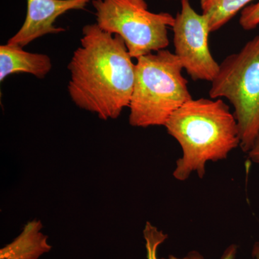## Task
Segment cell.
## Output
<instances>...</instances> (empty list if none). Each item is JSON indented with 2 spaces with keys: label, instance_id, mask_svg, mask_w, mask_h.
I'll return each instance as SVG.
<instances>
[{
  "label": "cell",
  "instance_id": "cell-2",
  "mask_svg": "<svg viewBox=\"0 0 259 259\" xmlns=\"http://www.w3.org/2000/svg\"><path fill=\"white\" fill-rule=\"evenodd\" d=\"M189 100L177 109L164 127L179 144L182 157L173 176L184 182L193 173L203 178L208 162L226 159L241 144L234 114L222 99Z\"/></svg>",
  "mask_w": 259,
  "mask_h": 259
},
{
  "label": "cell",
  "instance_id": "cell-15",
  "mask_svg": "<svg viewBox=\"0 0 259 259\" xmlns=\"http://www.w3.org/2000/svg\"><path fill=\"white\" fill-rule=\"evenodd\" d=\"M161 259H187L186 258V256L183 257V258H180V257L175 256L174 255H169L167 258H163Z\"/></svg>",
  "mask_w": 259,
  "mask_h": 259
},
{
  "label": "cell",
  "instance_id": "cell-7",
  "mask_svg": "<svg viewBox=\"0 0 259 259\" xmlns=\"http://www.w3.org/2000/svg\"><path fill=\"white\" fill-rule=\"evenodd\" d=\"M91 0H27L23 25L8 44L23 48L35 39L49 34L64 32L55 26L56 20L70 10H84Z\"/></svg>",
  "mask_w": 259,
  "mask_h": 259
},
{
  "label": "cell",
  "instance_id": "cell-8",
  "mask_svg": "<svg viewBox=\"0 0 259 259\" xmlns=\"http://www.w3.org/2000/svg\"><path fill=\"white\" fill-rule=\"evenodd\" d=\"M51 69V58L46 54L28 52L14 44L0 47V81H4L10 75L20 72L44 79Z\"/></svg>",
  "mask_w": 259,
  "mask_h": 259
},
{
  "label": "cell",
  "instance_id": "cell-4",
  "mask_svg": "<svg viewBox=\"0 0 259 259\" xmlns=\"http://www.w3.org/2000/svg\"><path fill=\"white\" fill-rule=\"evenodd\" d=\"M209 95L225 97L234 107L240 147L248 153L259 136V35L220 64Z\"/></svg>",
  "mask_w": 259,
  "mask_h": 259
},
{
  "label": "cell",
  "instance_id": "cell-14",
  "mask_svg": "<svg viewBox=\"0 0 259 259\" xmlns=\"http://www.w3.org/2000/svg\"><path fill=\"white\" fill-rule=\"evenodd\" d=\"M248 156L250 161L259 165V136L253 147L248 151Z\"/></svg>",
  "mask_w": 259,
  "mask_h": 259
},
{
  "label": "cell",
  "instance_id": "cell-9",
  "mask_svg": "<svg viewBox=\"0 0 259 259\" xmlns=\"http://www.w3.org/2000/svg\"><path fill=\"white\" fill-rule=\"evenodd\" d=\"M41 221L33 220L24 227L16 238L0 250V259H38L50 251L49 237L40 232Z\"/></svg>",
  "mask_w": 259,
  "mask_h": 259
},
{
  "label": "cell",
  "instance_id": "cell-11",
  "mask_svg": "<svg viewBox=\"0 0 259 259\" xmlns=\"http://www.w3.org/2000/svg\"><path fill=\"white\" fill-rule=\"evenodd\" d=\"M144 237L147 259H158V248L168 238V235L158 230L151 223L147 222L144 230Z\"/></svg>",
  "mask_w": 259,
  "mask_h": 259
},
{
  "label": "cell",
  "instance_id": "cell-12",
  "mask_svg": "<svg viewBox=\"0 0 259 259\" xmlns=\"http://www.w3.org/2000/svg\"><path fill=\"white\" fill-rule=\"evenodd\" d=\"M239 24L245 30H253L259 25V2L242 10Z\"/></svg>",
  "mask_w": 259,
  "mask_h": 259
},
{
  "label": "cell",
  "instance_id": "cell-5",
  "mask_svg": "<svg viewBox=\"0 0 259 259\" xmlns=\"http://www.w3.org/2000/svg\"><path fill=\"white\" fill-rule=\"evenodd\" d=\"M97 25L103 31L123 38L130 55L141 56L166 49L168 29L175 18L169 13H153L146 0H93Z\"/></svg>",
  "mask_w": 259,
  "mask_h": 259
},
{
  "label": "cell",
  "instance_id": "cell-13",
  "mask_svg": "<svg viewBox=\"0 0 259 259\" xmlns=\"http://www.w3.org/2000/svg\"><path fill=\"white\" fill-rule=\"evenodd\" d=\"M237 250H238V246L236 244H231L223 252L222 256L221 259H235L237 254ZM252 256L254 259H259V241L256 242L253 247L252 250ZM187 259H204L203 255L201 254L199 252L196 250L190 251L187 255Z\"/></svg>",
  "mask_w": 259,
  "mask_h": 259
},
{
  "label": "cell",
  "instance_id": "cell-6",
  "mask_svg": "<svg viewBox=\"0 0 259 259\" xmlns=\"http://www.w3.org/2000/svg\"><path fill=\"white\" fill-rule=\"evenodd\" d=\"M175 55L194 81L212 82L219 72L220 64L211 54L208 20L192 8L190 0H181V10L172 27Z\"/></svg>",
  "mask_w": 259,
  "mask_h": 259
},
{
  "label": "cell",
  "instance_id": "cell-10",
  "mask_svg": "<svg viewBox=\"0 0 259 259\" xmlns=\"http://www.w3.org/2000/svg\"><path fill=\"white\" fill-rule=\"evenodd\" d=\"M252 0H200L202 15L208 20L210 32L217 31Z\"/></svg>",
  "mask_w": 259,
  "mask_h": 259
},
{
  "label": "cell",
  "instance_id": "cell-3",
  "mask_svg": "<svg viewBox=\"0 0 259 259\" xmlns=\"http://www.w3.org/2000/svg\"><path fill=\"white\" fill-rule=\"evenodd\" d=\"M182 69L178 57L166 49L137 59L130 125L164 126L177 109L192 100Z\"/></svg>",
  "mask_w": 259,
  "mask_h": 259
},
{
  "label": "cell",
  "instance_id": "cell-1",
  "mask_svg": "<svg viewBox=\"0 0 259 259\" xmlns=\"http://www.w3.org/2000/svg\"><path fill=\"white\" fill-rule=\"evenodd\" d=\"M80 42L68 65L70 97L102 120L117 118L130 106L136 77V64L125 42L97 24L83 27Z\"/></svg>",
  "mask_w": 259,
  "mask_h": 259
}]
</instances>
